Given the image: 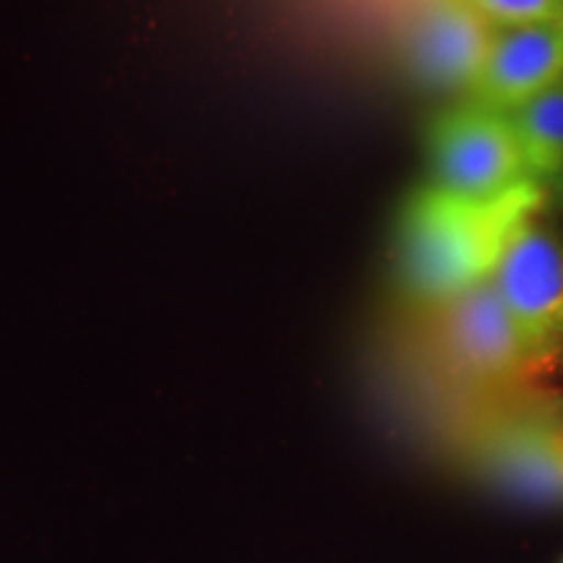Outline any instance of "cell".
<instances>
[{
  "label": "cell",
  "mask_w": 563,
  "mask_h": 563,
  "mask_svg": "<svg viewBox=\"0 0 563 563\" xmlns=\"http://www.w3.org/2000/svg\"><path fill=\"white\" fill-rule=\"evenodd\" d=\"M543 186L517 188L490 201L422 186L407 199L397 228V269L405 290L443 306L490 279L522 222L538 214Z\"/></svg>",
  "instance_id": "6da1fadb"
},
{
  "label": "cell",
  "mask_w": 563,
  "mask_h": 563,
  "mask_svg": "<svg viewBox=\"0 0 563 563\" xmlns=\"http://www.w3.org/2000/svg\"><path fill=\"white\" fill-rule=\"evenodd\" d=\"M433 186L490 201L538 183L527 165L511 115L467 100L443 110L428 131Z\"/></svg>",
  "instance_id": "7a4b0ae2"
},
{
  "label": "cell",
  "mask_w": 563,
  "mask_h": 563,
  "mask_svg": "<svg viewBox=\"0 0 563 563\" xmlns=\"http://www.w3.org/2000/svg\"><path fill=\"white\" fill-rule=\"evenodd\" d=\"M473 460L483 477L519 501L563 506V394H538L477 433Z\"/></svg>",
  "instance_id": "3957f363"
},
{
  "label": "cell",
  "mask_w": 563,
  "mask_h": 563,
  "mask_svg": "<svg viewBox=\"0 0 563 563\" xmlns=\"http://www.w3.org/2000/svg\"><path fill=\"white\" fill-rule=\"evenodd\" d=\"M493 287L543 373L563 352V243L538 214L522 222L498 258Z\"/></svg>",
  "instance_id": "277c9868"
},
{
  "label": "cell",
  "mask_w": 563,
  "mask_h": 563,
  "mask_svg": "<svg viewBox=\"0 0 563 563\" xmlns=\"http://www.w3.org/2000/svg\"><path fill=\"white\" fill-rule=\"evenodd\" d=\"M441 357L470 382H519L534 363L490 279L439 306L435 323Z\"/></svg>",
  "instance_id": "5b68a950"
},
{
  "label": "cell",
  "mask_w": 563,
  "mask_h": 563,
  "mask_svg": "<svg viewBox=\"0 0 563 563\" xmlns=\"http://www.w3.org/2000/svg\"><path fill=\"white\" fill-rule=\"evenodd\" d=\"M493 34L496 30L464 0H428L407 42L412 76L433 91H470Z\"/></svg>",
  "instance_id": "8992f818"
},
{
  "label": "cell",
  "mask_w": 563,
  "mask_h": 563,
  "mask_svg": "<svg viewBox=\"0 0 563 563\" xmlns=\"http://www.w3.org/2000/svg\"><path fill=\"white\" fill-rule=\"evenodd\" d=\"M563 76V19L496 30L467 97L511 112Z\"/></svg>",
  "instance_id": "52a82bcc"
},
{
  "label": "cell",
  "mask_w": 563,
  "mask_h": 563,
  "mask_svg": "<svg viewBox=\"0 0 563 563\" xmlns=\"http://www.w3.org/2000/svg\"><path fill=\"white\" fill-rule=\"evenodd\" d=\"M509 115L532 178L540 186L559 180L563 175V76Z\"/></svg>",
  "instance_id": "ba28073f"
},
{
  "label": "cell",
  "mask_w": 563,
  "mask_h": 563,
  "mask_svg": "<svg viewBox=\"0 0 563 563\" xmlns=\"http://www.w3.org/2000/svg\"><path fill=\"white\" fill-rule=\"evenodd\" d=\"M493 30L563 19V0H464Z\"/></svg>",
  "instance_id": "9c48e42d"
},
{
  "label": "cell",
  "mask_w": 563,
  "mask_h": 563,
  "mask_svg": "<svg viewBox=\"0 0 563 563\" xmlns=\"http://www.w3.org/2000/svg\"><path fill=\"white\" fill-rule=\"evenodd\" d=\"M555 186H559V209H561V217H563V175L559 180H555Z\"/></svg>",
  "instance_id": "30bf717a"
},
{
  "label": "cell",
  "mask_w": 563,
  "mask_h": 563,
  "mask_svg": "<svg viewBox=\"0 0 563 563\" xmlns=\"http://www.w3.org/2000/svg\"><path fill=\"white\" fill-rule=\"evenodd\" d=\"M561 563H563V561H561Z\"/></svg>",
  "instance_id": "8fae6325"
}]
</instances>
